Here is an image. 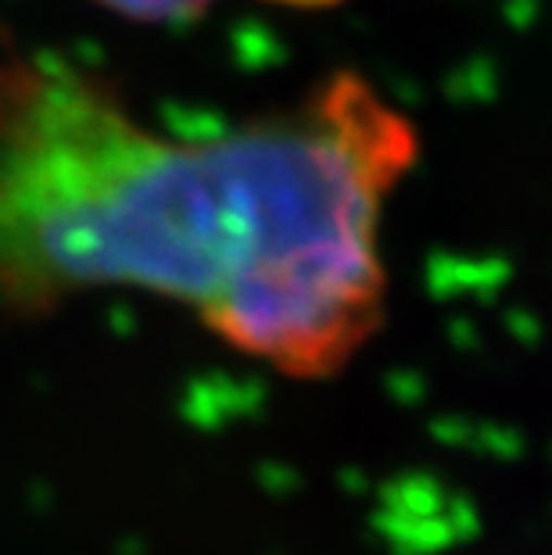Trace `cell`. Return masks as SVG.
<instances>
[{
  "instance_id": "7a4b0ae2",
  "label": "cell",
  "mask_w": 552,
  "mask_h": 555,
  "mask_svg": "<svg viewBox=\"0 0 552 555\" xmlns=\"http://www.w3.org/2000/svg\"><path fill=\"white\" fill-rule=\"evenodd\" d=\"M90 4L140 26H180V22L202 18L216 0H90Z\"/></svg>"
},
{
  "instance_id": "3957f363",
  "label": "cell",
  "mask_w": 552,
  "mask_h": 555,
  "mask_svg": "<svg viewBox=\"0 0 552 555\" xmlns=\"http://www.w3.org/2000/svg\"><path fill=\"white\" fill-rule=\"evenodd\" d=\"M266 4H277V8H291V11H326V8H337L345 0H266Z\"/></svg>"
},
{
  "instance_id": "6da1fadb",
  "label": "cell",
  "mask_w": 552,
  "mask_h": 555,
  "mask_svg": "<svg viewBox=\"0 0 552 555\" xmlns=\"http://www.w3.org/2000/svg\"><path fill=\"white\" fill-rule=\"evenodd\" d=\"M416 151L413 122L356 73L172 140L87 68L0 54V309L133 287L277 373L326 380L384 323V205Z\"/></svg>"
}]
</instances>
